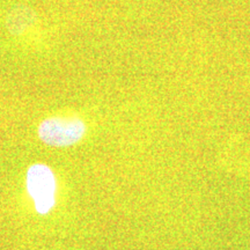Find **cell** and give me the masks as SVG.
Instances as JSON below:
<instances>
[{
	"label": "cell",
	"instance_id": "obj_1",
	"mask_svg": "<svg viewBox=\"0 0 250 250\" xmlns=\"http://www.w3.org/2000/svg\"><path fill=\"white\" fill-rule=\"evenodd\" d=\"M86 122L74 115H56L43 120L37 126L39 139L46 146L65 148L77 145L86 137Z\"/></svg>",
	"mask_w": 250,
	"mask_h": 250
},
{
	"label": "cell",
	"instance_id": "obj_2",
	"mask_svg": "<svg viewBox=\"0 0 250 250\" xmlns=\"http://www.w3.org/2000/svg\"><path fill=\"white\" fill-rule=\"evenodd\" d=\"M57 188L56 175L48 165L34 164L28 168L26 189L37 213L45 215L55 208Z\"/></svg>",
	"mask_w": 250,
	"mask_h": 250
},
{
	"label": "cell",
	"instance_id": "obj_3",
	"mask_svg": "<svg viewBox=\"0 0 250 250\" xmlns=\"http://www.w3.org/2000/svg\"><path fill=\"white\" fill-rule=\"evenodd\" d=\"M5 26L9 35L23 39L36 30V27L39 26V17L29 6L19 4L7 12Z\"/></svg>",
	"mask_w": 250,
	"mask_h": 250
}]
</instances>
